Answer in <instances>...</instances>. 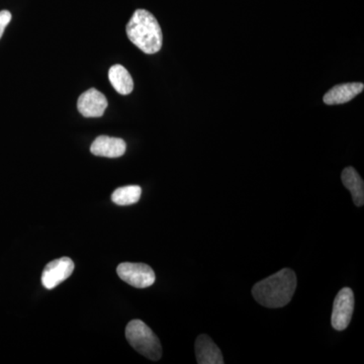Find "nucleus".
Segmentation results:
<instances>
[{"instance_id":"9","label":"nucleus","mask_w":364,"mask_h":364,"mask_svg":"<svg viewBox=\"0 0 364 364\" xmlns=\"http://www.w3.org/2000/svg\"><path fill=\"white\" fill-rule=\"evenodd\" d=\"M196 356L198 364H224L221 350L208 335L196 338Z\"/></svg>"},{"instance_id":"13","label":"nucleus","mask_w":364,"mask_h":364,"mask_svg":"<svg viewBox=\"0 0 364 364\" xmlns=\"http://www.w3.org/2000/svg\"><path fill=\"white\" fill-rule=\"evenodd\" d=\"M142 195V188L139 186H128L117 188L112 196V200L117 205H131L138 203Z\"/></svg>"},{"instance_id":"5","label":"nucleus","mask_w":364,"mask_h":364,"mask_svg":"<svg viewBox=\"0 0 364 364\" xmlns=\"http://www.w3.org/2000/svg\"><path fill=\"white\" fill-rule=\"evenodd\" d=\"M354 311V294L349 287H344L337 294L333 305L331 323L337 331H343L350 324Z\"/></svg>"},{"instance_id":"10","label":"nucleus","mask_w":364,"mask_h":364,"mask_svg":"<svg viewBox=\"0 0 364 364\" xmlns=\"http://www.w3.org/2000/svg\"><path fill=\"white\" fill-rule=\"evenodd\" d=\"M364 88L363 83L353 82L345 83L334 86L324 95V102L326 105H342L350 102L354 97H358L363 92Z\"/></svg>"},{"instance_id":"12","label":"nucleus","mask_w":364,"mask_h":364,"mask_svg":"<svg viewBox=\"0 0 364 364\" xmlns=\"http://www.w3.org/2000/svg\"><path fill=\"white\" fill-rule=\"evenodd\" d=\"M109 79L114 90L119 95H130L134 90L133 78H132L130 73L124 66H112L109 71Z\"/></svg>"},{"instance_id":"2","label":"nucleus","mask_w":364,"mask_h":364,"mask_svg":"<svg viewBox=\"0 0 364 364\" xmlns=\"http://www.w3.org/2000/svg\"><path fill=\"white\" fill-rule=\"evenodd\" d=\"M126 30L131 42L146 54H155L161 49V28L156 18L146 9H136Z\"/></svg>"},{"instance_id":"8","label":"nucleus","mask_w":364,"mask_h":364,"mask_svg":"<svg viewBox=\"0 0 364 364\" xmlns=\"http://www.w3.org/2000/svg\"><path fill=\"white\" fill-rule=\"evenodd\" d=\"M127 145L123 139L100 136L90 147V152L95 156L119 158L126 153Z\"/></svg>"},{"instance_id":"4","label":"nucleus","mask_w":364,"mask_h":364,"mask_svg":"<svg viewBox=\"0 0 364 364\" xmlns=\"http://www.w3.org/2000/svg\"><path fill=\"white\" fill-rule=\"evenodd\" d=\"M117 275L136 289H146L152 286L156 279L152 268L145 263L123 262L117 268Z\"/></svg>"},{"instance_id":"14","label":"nucleus","mask_w":364,"mask_h":364,"mask_svg":"<svg viewBox=\"0 0 364 364\" xmlns=\"http://www.w3.org/2000/svg\"><path fill=\"white\" fill-rule=\"evenodd\" d=\"M11 21V14L9 11H0V39L4 35L6 28Z\"/></svg>"},{"instance_id":"7","label":"nucleus","mask_w":364,"mask_h":364,"mask_svg":"<svg viewBox=\"0 0 364 364\" xmlns=\"http://www.w3.org/2000/svg\"><path fill=\"white\" fill-rule=\"evenodd\" d=\"M78 111L85 117H100L107 107V100L104 93L90 88L80 95L77 102Z\"/></svg>"},{"instance_id":"11","label":"nucleus","mask_w":364,"mask_h":364,"mask_svg":"<svg viewBox=\"0 0 364 364\" xmlns=\"http://www.w3.org/2000/svg\"><path fill=\"white\" fill-rule=\"evenodd\" d=\"M342 183L350 191L353 202L358 207L364 203V182L353 167H347L341 174Z\"/></svg>"},{"instance_id":"6","label":"nucleus","mask_w":364,"mask_h":364,"mask_svg":"<svg viewBox=\"0 0 364 364\" xmlns=\"http://www.w3.org/2000/svg\"><path fill=\"white\" fill-rule=\"evenodd\" d=\"M74 270V262L68 257L53 260L43 270L42 284L45 289H53L68 279Z\"/></svg>"},{"instance_id":"1","label":"nucleus","mask_w":364,"mask_h":364,"mask_svg":"<svg viewBox=\"0 0 364 364\" xmlns=\"http://www.w3.org/2000/svg\"><path fill=\"white\" fill-rule=\"evenodd\" d=\"M296 289V273L289 268H284L257 282L253 287L252 294L261 306L277 309L287 306L291 301Z\"/></svg>"},{"instance_id":"3","label":"nucleus","mask_w":364,"mask_h":364,"mask_svg":"<svg viewBox=\"0 0 364 364\" xmlns=\"http://www.w3.org/2000/svg\"><path fill=\"white\" fill-rule=\"evenodd\" d=\"M126 338L131 346L151 360L161 358L162 347L154 332L141 320H133L126 328Z\"/></svg>"}]
</instances>
